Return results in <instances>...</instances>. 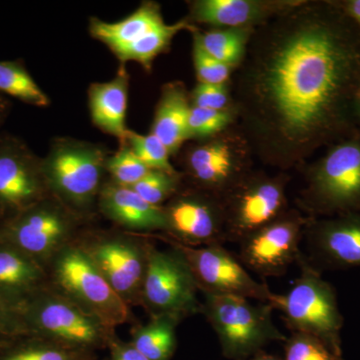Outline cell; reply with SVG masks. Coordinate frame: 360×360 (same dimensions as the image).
I'll return each instance as SVG.
<instances>
[{"label":"cell","instance_id":"7402d4cb","mask_svg":"<svg viewBox=\"0 0 360 360\" xmlns=\"http://www.w3.org/2000/svg\"><path fill=\"white\" fill-rule=\"evenodd\" d=\"M150 132L167 146L170 155L179 153L188 141V117L191 103L186 85L168 82L161 89Z\"/></svg>","mask_w":360,"mask_h":360},{"label":"cell","instance_id":"603a6c76","mask_svg":"<svg viewBox=\"0 0 360 360\" xmlns=\"http://www.w3.org/2000/svg\"><path fill=\"white\" fill-rule=\"evenodd\" d=\"M165 23L160 4L155 1H144L134 13L116 22L91 18L89 32L94 39L103 42L115 54Z\"/></svg>","mask_w":360,"mask_h":360},{"label":"cell","instance_id":"8d00e7d4","mask_svg":"<svg viewBox=\"0 0 360 360\" xmlns=\"http://www.w3.org/2000/svg\"><path fill=\"white\" fill-rule=\"evenodd\" d=\"M110 360H149L130 342L113 338L110 345Z\"/></svg>","mask_w":360,"mask_h":360},{"label":"cell","instance_id":"836d02e7","mask_svg":"<svg viewBox=\"0 0 360 360\" xmlns=\"http://www.w3.org/2000/svg\"><path fill=\"white\" fill-rule=\"evenodd\" d=\"M193 59L196 78L200 84H229L233 68L210 56L193 37Z\"/></svg>","mask_w":360,"mask_h":360},{"label":"cell","instance_id":"ac0fdd59","mask_svg":"<svg viewBox=\"0 0 360 360\" xmlns=\"http://www.w3.org/2000/svg\"><path fill=\"white\" fill-rule=\"evenodd\" d=\"M300 0H193L188 20L210 28H257Z\"/></svg>","mask_w":360,"mask_h":360},{"label":"cell","instance_id":"d4e9b609","mask_svg":"<svg viewBox=\"0 0 360 360\" xmlns=\"http://www.w3.org/2000/svg\"><path fill=\"white\" fill-rule=\"evenodd\" d=\"M179 321L169 315L151 316L148 323L132 331L130 343L149 360H172L176 350Z\"/></svg>","mask_w":360,"mask_h":360},{"label":"cell","instance_id":"30bf717a","mask_svg":"<svg viewBox=\"0 0 360 360\" xmlns=\"http://www.w3.org/2000/svg\"><path fill=\"white\" fill-rule=\"evenodd\" d=\"M290 181L288 172L271 175L253 169L224 196L226 240L239 243L290 210L286 193Z\"/></svg>","mask_w":360,"mask_h":360},{"label":"cell","instance_id":"4fadbf2b","mask_svg":"<svg viewBox=\"0 0 360 360\" xmlns=\"http://www.w3.org/2000/svg\"><path fill=\"white\" fill-rule=\"evenodd\" d=\"M179 248L191 267L201 292L233 295L257 302L274 303L276 293L266 283L250 276L245 265L224 245L187 246L170 241Z\"/></svg>","mask_w":360,"mask_h":360},{"label":"cell","instance_id":"8fae6325","mask_svg":"<svg viewBox=\"0 0 360 360\" xmlns=\"http://www.w3.org/2000/svg\"><path fill=\"white\" fill-rule=\"evenodd\" d=\"M160 250L148 245L141 303L151 316L169 315L181 321L201 312L198 283L179 248Z\"/></svg>","mask_w":360,"mask_h":360},{"label":"cell","instance_id":"4316f807","mask_svg":"<svg viewBox=\"0 0 360 360\" xmlns=\"http://www.w3.org/2000/svg\"><path fill=\"white\" fill-rule=\"evenodd\" d=\"M18 341V340H16ZM0 349V360H94V352L77 349L54 341L28 336Z\"/></svg>","mask_w":360,"mask_h":360},{"label":"cell","instance_id":"ffe728a7","mask_svg":"<svg viewBox=\"0 0 360 360\" xmlns=\"http://www.w3.org/2000/svg\"><path fill=\"white\" fill-rule=\"evenodd\" d=\"M49 285L46 267L11 246L0 243V300L20 312Z\"/></svg>","mask_w":360,"mask_h":360},{"label":"cell","instance_id":"44dd1931","mask_svg":"<svg viewBox=\"0 0 360 360\" xmlns=\"http://www.w3.org/2000/svg\"><path fill=\"white\" fill-rule=\"evenodd\" d=\"M129 89V72L122 65L115 78L92 84L87 94L92 122L104 134L120 139V143L125 141L130 131L127 125Z\"/></svg>","mask_w":360,"mask_h":360},{"label":"cell","instance_id":"f1b7e54d","mask_svg":"<svg viewBox=\"0 0 360 360\" xmlns=\"http://www.w3.org/2000/svg\"><path fill=\"white\" fill-rule=\"evenodd\" d=\"M182 174L179 172L149 170L143 179L130 187L146 202L163 206L181 189Z\"/></svg>","mask_w":360,"mask_h":360},{"label":"cell","instance_id":"8992f818","mask_svg":"<svg viewBox=\"0 0 360 360\" xmlns=\"http://www.w3.org/2000/svg\"><path fill=\"white\" fill-rule=\"evenodd\" d=\"M20 314L27 336L54 341L84 352L110 345L115 330L51 286L30 298Z\"/></svg>","mask_w":360,"mask_h":360},{"label":"cell","instance_id":"7c38bea8","mask_svg":"<svg viewBox=\"0 0 360 360\" xmlns=\"http://www.w3.org/2000/svg\"><path fill=\"white\" fill-rule=\"evenodd\" d=\"M309 219L302 210H286L239 243V262L258 276H283L302 253Z\"/></svg>","mask_w":360,"mask_h":360},{"label":"cell","instance_id":"9c48e42d","mask_svg":"<svg viewBox=\"0 0 360 360\" xmlns=\"http://www.w3.org/2000/svg\"><path fill=\"white\" fill-rule=\"evenodd\" d=\"M75 212L54 196L13 215L0 231V243L11 246L46 267L52 258L73 243Z\"/></svg>","mask_w":360,"mask_h":360},{"label":"cell","instance_id":"52a82bcc","mask_svg":"<svg viewBox=\"0 0 360 360\" xmlns=\"http://www.w3.org/2000/svg\"><path fill=\"white\" fill-rule=\"evenodd\" d=\"M51 288L115 330L129 321V305L106 281L79 243H70L46 266Z\"/></svg>","mask_w":360,"mask_h":360},{"label":"cell","instance_id":"d590c367","mask_svg":"<svg viewBox=\"0 0 360 360\" xmlns=\"http://www.w3.org/2000/svg\"><path fill=\"white\" fill-rule=\"evenodd\" d=\"M23 338L27 333L20 312L0 300V349Z\"/></svg>","mask_w":360,"mask_h":360},{"label":"cell","instance_id":"9a60e30c","mask_svg":"<svg viewBox=\"0 0 360 360\" xmlns=\"http://www.w3.org/2000/svg\"><path fill=\"white\" fill-rule=\"evenodd\" d=\"M80 245L123 302L129 305L141 303L148 243L127 236H105Z\"/></svg>","mask_w":360,"mask_h":360},{"label":"cell","instance_id":"60d3db41","mask_svg":"<svg viewBox=\"0 0 360 360\" xmlns=\"http://www.w3.org/2000/svg\"><path fill=\"white\" fill-rule=\"evenodd\" d=\"M7 108H8V104H7L6 99L0 96V124L6 116Z\"/></svg>","mask_w":360,"mask_h":360},{"label":"cell","instance_id":"ba28073f","mask_svg":"<svg viewBox=\"0 0 360 360\" xmlns=\"http://www.w3.org/2000/svg\"><path fill=\"white\" fill-rule=\"evenodd\" d=\"M255 153L238 125L194 141L184 155L186 174L194 188L222 198L252 172Z\"/></svg>","mask_w":360,"mask_h":360},{"label":"cell","instance_id":"f35d334b","mask_svg":"<svg viewBox=\"0 0 360 360\" xmlns=\"http://www.w3.org/2000/svg\"><path fill=\"white\" fill-rule=\"evenodd\" d=\"M248 360H283V359H279L274 354H266L264 350H262Z\"/></svg>","mask_w":360,"mask_h":360},{"label":"cell","instance_id":"83f0119b","mask_svg":"<svg viewBox=\"0 0 360 360\" xmlns=\"http://www.w3.org/2000/svg\"><path fill=\"white\" fill-rule=\"evenodd\" d=\"M0 92L37 108L51 104L49 97L25 66L16 61H0Z\"/></svg>","mask_w":360,"mask_h":360},{"label":"cell","instance_id":"e575fe53","mask_svg":"<svg viewBox=\"0 0 360 360\" xmlns=\"http://www.w3.org/2000/svg\"><path fill=\"white\" fill-rule=\"evenodd\" d=\"M191 105L207 110H225L232 108L231 82L226 84H200L189 92Z\"/></svg>","mask_w":360,"mask_h":360},{"label":"cell","instance_id":"1f68e13d","mask_svg":"<svg viewBox=\"0 0 360 360\" xmlns=\"http://www.w3.org/2000/svg\"><path fill=\"white\" fill-rule=\"evenodd\" d=\"M149 170L125 142L106 162V172L110 174L111 181L122 186H134Z\"/></svg>","mask_w":360,"mask_h":360},{"label":"cell","instance_id":"2e32d148","mask_svg":"<svg viewBox=\"0 0 360 360\" xmlns=\"http://www.w3.org/2000/svg\"><path fill=\"white\" fill-rule=\"evenodd\" d=\"M49 195L41 160L22 142L0 139V213L13 217Z\"/></svg>","mask_w":360,"mask_h":360},{"label":"cell","instance_id":"5b68a950","mask_svg":"<svg viewBox=\"0 0 360 360\" xmlns=\"http://www.w3.org/2000/svg\"><path fill=\"white\" fill-rule=\"evenodd\" d=\"M108 158L98 144L70 137L54 139L41 160L49 193L73 212L87 210L103 188Z\"/></svg>","mask_w":360,"mask_h":360},{"label":"cell","instance_id":"4dcf8cb0","mask_svg":"<svg viewBox=\"0 0 360 360\" xmlns=\"http://www.w3.org/2000/svg\"><path fill=\"white\" fill-rule=\"evenodd\" d=\"M233 110H214L191 105L188 117V141H202L236 124Z\"/></svg>","mask_w":360,"mask_h":360},{"label":"cell","instance_id":"3957f363","mask_svg":"<svg viewBox=\"0 0 360 360\" xmlns=\"http://www.w3.org/2000/svg\"><path fill=\"white\" fill-rule=\"evenodd\" d=\"M296 262L300 276L285 295H276L272 303L274 309L283 314L284 323L291 333L314 335L335 354L343 355L341 330L345 319L335 288L302 252Z\"/></svg>","mask_w":360,"mask_h":360},{"label":"cell","instance_id":"5bb4252c","mask_svg":"<svg viewBox=\"0 0 360 360\" xmlns=\"http://www.w3.org/2000/svg\"><path fill=\"white\" fill-rule=\"evenodd\" d=\"M165 206L167 231L174 241L187 246L224 245L226 217L224 201L200 189H180Z\"/></svg>","mask_w":360,"mask_h":360},{"label":"cell","instance_id":"6da1fadb","mask_svg":"<svg viewBox=\"0 0 360 360\" xmlns=\"http://www.w3.org/2000/svg\"><path fill=\"white\" fill-rule=\"evenodd\" d=\"M360 28L340 0H300L253 30L231 80L255 158L278 172L359 132Z\"/></svg>","mask_w":360,"mask_h":360},{"label":"cell","instance_id":"74e56055","mask_svg":"<svg viewBox=\"0 0 360 360\" xmlns=\"http://www.w3.org/2000/svg\"><path fill=\"white\" fill-rule=\"evenodd\" d=\"M340 2L345 13L360 28V0H340Z\"/></svg>","mask_w":360,"mask_h":360},{"label":"cell","instance_id":"d6986e66","mask_svg":"<svg viewBox=\"0 0 360 360\" xmlns=\"http://www.w3.org/2000/svg\"><path fill=\"white\" fill-rule=\"evenodd\" d=\"M97 202L104 217L127 231H167L165 206L146 202L130 187L106 182Z\"/></svg>","mask_w":360,"mask_h":360},{"label":"cell","instance_id":"cb8c5ba5","mask_svg":"<svg viewBox=\"0 0 360 360\" xmlns=\"http://www.w3.org/2000/svg\"><path fill=\"white\" fill-rule=\"evenodd\" d=\"M255 28H210L191 32L193 39L210 56L234 70L245 58L246 49Z\"/></svg>","mask_w":360,"mask_h":360},{"label":"cell","instance_id":"d6a6232c","mask_svg":"<svg viewBox=\"0 0 360 360\" xmlns=\"http://www.w3.org/2000/svg\"><path fill=\"white\" fill-rule=\"evenodd\" d=\"M283 360H345L321 340L302 333H291L284 341Z\"/></svg>","mask_w":360,"mask_h":360},{"label":"cell","instance_id":"e0dca14e","mask_svg":"<svg viewBox=\"0 0 360 360\" xmlns=\"http://www.w3.org/2000/svg\"><path fill=\"white\" fill-rule=\"evenodd\" d=\"M304 238L309 262L315 267L330 270L360 267V212L310 217Z\"/></svg>","mask_w":360,"mask_h":360},{"label":"cell","instance_id":"f546056e","mask_svg":"<svg viewBox=\"0 0 360 360\" xmlns=\"http://www.w3.org/2000/svg\"><path fill=\"white\" fill-rule=\"evenodd\" d=\"M125 143L129 144L137 158L150 170L176 174V169L170 162V153L167 146L155 134L142 135L130 130Z\"/></svg>","mask_w":360,"mask_h":360},{"label":"cell","instance_id":"277c9868","mask_svg":"<svg viewBox=\"0 0 360 360\" xmlns=\"http://www.w3.org/2000/svg\"><path fill=\"white\" fill-rule=\"evenodd\" d=\"M202 295L201 312L217 333L225 359L248 360L269 343L286 340L272 319L271 303H255L240 296Z\"/></svg>","mask_w":360,"mask_h":360},{"label":"cell","instance_id":"ab89813d","mask_svg":"<svg viewBox=\"0 0 360 360\" xmlns=\"http://www.w3.org/2000/svg\"><path fill=\"white\" fill-rule=\"evenodd\" d=\"M354 112L357 129H359L360 131V90L359 94H357L356 99H355Z\"/></svg>","mask_w":360,"mask_h":360},{"label":"cell","instance_id":"7a4b0ae2","mask_svg":"<svg viewBox=\"0 0 360 360\" xmlns=\"http://www.w3.org/2000/svg\"><path fill=\"white\" fill-rule=\"evenodd\" d=\"M298 205L314 219L360 212V131L331 144L307 167Z\"/></svg>","mask_w":360,"mask_h":360},{"label":"cell","instance_id":"484cf974","mask_svg":"<svg viewBox=\"0 0 360 360\" xmlns=\"http://www.w3.org/2000/svg\"><path fill=\"white\" fill-rule=\"evenodd\" d=\"M195 27L196 25L191 23L187 18L172 25L165 23L135 44L116 52L115 56L122 65L129 61H134L139 63L144 70H151L153 61L161 53L167 51L172 40L179 33L184 30L191 32Z\"/></svg>","mask_w":360,"mask_h":360}]
</instances>
